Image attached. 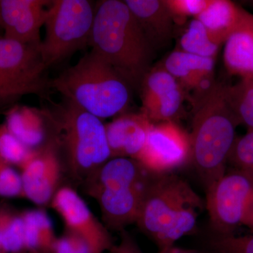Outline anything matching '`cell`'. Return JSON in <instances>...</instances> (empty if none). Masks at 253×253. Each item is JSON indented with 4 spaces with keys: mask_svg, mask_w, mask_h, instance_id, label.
Here are the masks:
<instances>
[{
    "mask_svg": "<svg viewBox=\"0 0 253 253\" xmlns=\"http://www.w3.org/2000/svg\"><path fill=\"white\" fill-rule=\"evenodd\" d=\"M46 111L48 139L57 148L64 179L71 187L82 186L111 159L105 124L67 99Z\"/></svg>",
    "mask_w": 253,
    "mask_h": 253,
    "instance_id": "obj_1",
    "label": "cell"
},
{
    "mask_svg": "<svg viewBox=\"0 0 253 253\" xmlns=\"http://www.w3.org/2000/svg\"><path fill=\"white\" fill-rule=\"evenodd\" d=\"M89 46L132 88L140 87L151 68L154 49L125 1H96Z\"/></svg>",
    "mask_w": 253,
    "mask_h": 253,
    "instance_id": "obj_2",
    "label": "cell"
},
{
    "mask_svg": "<svg viewBox=\"0 0 253 253\" xmlns=\"http://www.w3.org/2000/svg\"><path fill=\"white\" fill-rule=\"evenodd\" d=\"M205 206L199 194L180 176L174 173L153 174L136 224L159 251H163L192 234Z\"/></svg>",
    "mask_w": 253,
    "mask_h": 253,
    "instance_id": "obj_3",
    "label": "cell"
},
{
    "mask_svg": "<svg viewBox=\"0 0 253 253\" xmlns=\"http://www.w3.org/2000/svg\"><path fill=\"white\" fill-rule=\"evenodd\" d=\"M63 99L72 101L99 119L126 113L131 100L129 83L94 51L49 81Z\"/></svg>",
    "mask_w": 253,
    "mask_h": 253,
    "instance_id": "obj_4",
    "label": "cell"
},
{
    "mask_svg": "<svg viewBox=\"0 0 253 253\" xmlns=\"http://www.w3.org/2000/svg\"><path fill=\"white\" fill-rule=\"evenodd\" d=\"M224 84L217 82L211 92L193 106L191 161L206 191L225 174L240 125L224 98Z\"/></svg>",
    "mask_w": 253,
    "mask_h": 253,
    "instance_id": "obj_5",
    "label": "cell"
},
{
    "mask_svg": "<svg viewBox=\"0 0 253 253\" xmlns=\"http://www.w3.org/2000/svg\"><path fill=\"white\" fill-rule=\"evenodd\" d=\"M152 176L136 160L111 158L82 186L85 194L99 204L106 227L120 234L136 224Z\"/></svg>",
    "mask_w": 253,
    "mask_h": 253,
    "instance_id": "obj_6",
    "label": "cell"
},
{
    "mask_svg": "<svg viewBox=\"0 0 253 253\" xmlns=\"http://www.w3.org/2000/svg\"><path fill=\"white\" fill-rule=\"evenodd\" d=\"M96 2L89 0H52L44 22L41 52L46 68L56 66L89 46Z\"/></svg>",
    "mask_w": 253,
    "mask_h": 253,
    "instance_id": "obj_7",
    "label": "cell"
},
{
    "mask_svg": "<svg viewBox=\"0 0 253 253\" xmlns=\"http://www.w3.org/2000/svg\"><path fill=\"white\" fill-rule=\"evenodd\" d=\"M41 47L0 38V87L18 98L44 96L50 88Z\"/></svg>",
    "mask_w": 253,
    "mask_h": 253,
    "instance_id": "obj_8",
    "label": "cell"
},
{
    "mask_svg": "<svg viewBox=\"0 0 253 253\" xmlns=\"http://www.w3.org/2000/svg\"><path fill=\"white\" fill-rule=\"evenodd\" d=\"M206 191V206L215 235H234L236 229L244 225L253 197V176L233 169Z\"/></svg>",
    "mask_w": 253,
    "mask_h": 253,
    "instance_id": "obj_9",
    "label": "cell"
},
{
    "mask_svg": "<svg viewBox=\"0 0 253 253\" xmlns=\"http://www.w3.org/2000/svg\"><path fill=\"white\" fill-rule=\"evenodd\" d=\"M190 134L176 123L153 124L136 161L154 175L171 174L191 161Z\"/></svg>",
    "mask_w": 253,
    "mask_h": 253,
    "instance_id": "obj_10",
    "label": "cell"
},
{
    "mask_svg": "<svg viewBox=\"0 0 253 253\" xmlns=\"http://www.w3.org/2000/svg\"><path fill=\"white\" fill-rule=\"evenodd\" d=\"M20 169L25 199L41 208L50 206L64 179L54 143L47 139L41 147L33 149Z\"/></svg>",
    "mask_w": 253,
    "mask_h": 253,
    "instance_id": "obj_11",
    "label": "cell"
},
{
    "mask_svg": "<svg viewBox=\"0 0 253 253\" xmlns=\"http://www.w3.org/2000/svg\"><path fill=\"white\" fill-rule=\"evenodd\" d=\"M50 206L62 219L65 229L84 238L95 253H106L114 246L111 231L95 217L74 188L68 185L61 186Z\"/></svg>",
    "mask_w": 253,
    "mask_h": 253,
    "instance_id": "obj_12",
    "label": "cell"
},
{
    "mask_svg": "<svg viewBox=\"0 0 253 253\" xmlns=\"http://www.w3.org/2000/svg\"><path fill=\"white\" fill-rule=\"evenodd\" d=\"M48 0H0L3 38L41 47V28L45 22Z\"/></svg>",
    "mask_w": 253,
    "mask_h": 253,
    "instance_id": "obj_13",
    "label": "cell"
},
{
    "mask_svg": "<svg viewBox=\"0 0 253 253\" xmlns=\"http://www.w3.org/2000/svg\"><path fill=\"white\" fill-rule=\"evenodd\" d=\"M153 123L142 113H125L105 125L111 158L139 157Z\"/></svg>",
    "mask_w": 253,
    "mask_h": 253,
    "instance_id": "obj_14",
    "label": "cell"
},
{
    "mask_svg": "<svg viewBox=\"0 0 253 253\" xmlns=\"http://www.w3.org/2000/svg\"><path fill=\"white\" fill-rule=\"evenodd\" d=\"M154 50L165 49L174 36V19L165 0L125 1Z\"/></svg>",
    "mask_w": 253,
    "mask_h": 253,
    "instance_id": "obj_15",
    "label": "cell"
},
{
    "mask_svg": "<svg viewBox=\"0 0 253 253\" xmlns=\"http://www.w3.org/2000/svg\"><path fill=\"white\" fill-rule=\"evenodd\" d=\"M4 115L8 129L30 149H38L47 140L49 124L46 109L15 104Z\"/></svg>",
    "mask_w": 253,
    "mask_h": 253,
    "instance_id": "obj_16",
    "label": "cell"
},
{
    "mask_svg": "<svg viewBox=\"0 0 253 253\" xmlns=\"http://www.w3.org/2000/svg\"><path fill=\"white\" fill-rule=\"evenodd\" d=\"M224 62L229 74L253 76V15L244 9L236 29L226 40Z\"/></svg>",
    "mask_w": 253,
    "mask_h": 253,
    "instance_id": "obj_17",
    "label": "cell"
},
{
    "mask_svg": "<svg viewBox=\"0 0 253 253\" xmlns=\"http://www.w3.org/2000/svg\"><path fill=\"white\" fill-rule=\"evenodd\" d=\"M214 62L215 59L196 56L179 49L171 52L161 64L175 78L187 96L205 76L214 73Z\"/></svg>",
    "mask_w": 253,
    "mask_h": 253,
    "instance_id": "obj_18",
    "label": "cell"
},
{
    "mask_svg": "<svg viewBox=\"0 0 253 253\" xmlns=\"http://www.w3.org/2000/svg\"><path fill=\"white\" fill-rule=\"evenodd\" d=\"M244 9L229 0H211L197 18L202 23L213 41L219 45L237 27Z\"/></svg>",
    "mask_w": 253,
    "mask_h": 253,
    "instance_id": "obj_19",
    "label": "cell"
},
{
    "mask_svg": "<svg viewBox=\"0 0 253 253\" xmlns=\"http://www.w3.org/2000/svg\"><path fill=\"white\" fill-rule=\"evenodd\" d=\"M24 221V252L51 253L57 236L44 208L22 211Z\"/></svg>",
    "mask_w": 253,
    "mask_h": 253,
    "instance_id": "obj_20",
    "label": "cell"
},
{
    "mask_svg": "<svg viewBox=\"0 0 253 253\" xmlns=\"http://www.w3.org/2000/svg\"><path fill=\"white\" fill-rule=\"evenodd\" d=\"M224 94L240 125L253 130V76L241 78L234 85L224 84Z\"/></svg>",
    "mask_w": 253,
    "mask_h": 253,
    "instance_id": "obj_21",
    "label": "cell"
},
{
    "mask_svg": "<svg viewBox=\"0 0 253 253\" xmlns=\"http://www.w3.org/2000/svg\"><path fill=\"white\" fill-rule=\"evenodd\" d=\"M0 235L4 253L24 252V221L22 211L0 201Z\"/></svg>",
    "mask_w": 253,
    "mask_h": 253,
    "instance_id": "obj_22",
    "label": "cell"
},
{
    "mask_svg": "<svg viewBox=\"0 0 253 253\" xmlns=\"http://www.w3.org/2000/svg\"><path fill=\"white\" fill-rule=\"evenodd\" d=\"M179 87L181 86L179 83L161 63L151 67L145 75L139 87L142 103L141 109Z\"/></svg>",
    "mask_w": 253,
    "mask_h": 253,
    "instance_id": "obj_23",
    "label": "cell"
},
{
    "mask_svg": "<svg viewBox=\"0 0 253 253\" xmlns=\"http://www.w3.org/2000/svg\"><path fill=\"white\" fill-rule=\"evenodd\" d=\"M179 42L181 51L212 59H215L221 46L213 41L202 23L195 18L189 23Z\"/></svg>",
    "mask_w": 253,
    "mask_h": 253,
    "instance_id": "obj_24",
    "label": "cell"
},
{
    "mask_svg": "<svg viewBox=\"0 0 253 253\" xmlns=\"http://www.w3.org/2000/svg\"><path fill=\"white\" fill-rule=\"evenodd\" d=\"M186 94L181 87L168 93L161 99H158L148 107L141 110L153 124L166 122L176 123L180 116L183 103Z\"/></svg>",
    "mask_w": 253,
    "mask_h": 253,
    "instance_id": "obj_25",
    "label": "cell"
},
{
    "mask_svg": "<svg viewBox=\"0 0 253 253\" xmlns=\"http://www.w3.org/2000/svg\"><path fill=\"white\" fill-rule=\"evenodd\" d=\"M33 150L18 139L5 123L0 124V158L11 166L21 168L31 156Z\"/></svg>",
    "mask_w": 253,
    "mask_h": 253,
    "instance_id": "obj_26",
    "label": "cell"
},
{
    "mask_svg": "<svg viewBox=\"0 0 253 253\" xmlns=\"http://www.w3.org/2000/svg\"><path fill=\"white\" fill-rule=\"evenodd\" d=\"M227 163L234 169L253 173V130L236 138L228 158Z\"/></svg>",
    "mask_w": 253,
    "mask_h": 253,
    "instance_id": "obj_27",
    "label": "cell"
},
{
    "mask_svg": "<svg viewBox=\"0 0 253 253\" xmlns=\"http://www.w3.org/2000/svg\"><path fill=\"white\" fill-rule=\"evenodd\" d=\"M0 197L24 198L22 179L12 166L0 158Z\"/></svg>",
    "mask_w": 253,
    "mask_h": 253,
    "instance_id": "obj_28",
    "label": "cell"
},
{
    "mask_svg": "<svg viewBox=\"0 0 253 253\" xmlns=\"http://www.w3.org/2000/svg\"><path fill=\"white\" fill-rule=\"evenodd\" d=\"M211 247L217 253H253V235H215Z\"/></svg>",
    "mask_w": 253,
    "mask_h": 253,
    "instance_id": "obj_29",
    "label": "cell"
},
{
    "mask_svg": "<svg viewBox=\"0 0 253 253\" xmlns=\"http://www.w3.org/2000/svg\"><path fill=\"white\" fill-rule=\"evenodd\" d=\"M174 17V23L181 24L189 16L197 17L201 14L211 0H165Z\"/></svg>",
    "mask_w": 253,
    "mask_h": 253,
    "instance_id": "obj_30",
    "label": "cell"
},
{
    "mask_svg": "<svg viewBox=\"0 0 253 253\" xmlns=\"http://www.w3.org/2000/svg\"><path fill=\"white\" fill-rule=\"evenodd\" d=\"M51 253H96L84 238L67 229L56 240Z\"/></svg>",
    "mask_w": 253,
    "mask_h": 253,
    "instance_id": "obj_31",
    "label": "cell"
},
{
    "mask_svg": "<svg viewBox=\"0 0 253 253\" xmlns=\"http://www.w3.org/2000/svg\"><path fill=\"white\" fill-rule=\"evenodd\" d=\"M121 240L106 253H144L134 238L126 230L120 233Z\"/></svg>",
    "mask_w": 253,
    "mask_h": 253,
    "instance_id": "obj_32",
    "label": "cell"
},
{
    "mask_svg": "<svg viewBox=\"0 0 253 253\" xmlns=\"http://www.w3.org/2000/svg\"><path fill=\"white\" fill-rule=\"evenodd\" d=\"M244 225L249 226V227L252 228L253 229V197L251 199L249 207H248L247 211H246Z\"/></svg>",
    "mask_w": 253,
    "mask_h": 253,
    "instance_id": "obj_33",
    "label": "cell"
},
{
    "mask_svg": "<svg viewBox=\"0 0 253 253\" xmlns=\"http://www.w3.org/2000/svg\"><path fill=\"white\" fill-rule=\"evenodd\" d=\"M0 99L3 100H15L17 101L18 98L14 97L11 95L8 94L6 91H4L2 88L0 87Z\"/></svg>",
    "mask_w": 253,
    "mask_h": 253,
    "instance_id": "obj_34",
    "label": "cell"
},
{
    "mask_svg": "<svg viewBox=\"0 0 253 253\" xmlns=\"http://www.w3.org/2000/svg\"><path fill=\"white\" fill-rule=\"evenodd\" d=\"M174 251H175V253H199L197 251H193V250L179 249L175 246H174Z\"/></svg>",
    "mask_w": 253,
    "mask_h": 253,
    "instance_id": "obj_35",
    "label": "cell"
},
{
    "mask_svg": "<svg viewBox=\"0 0 253 253\" xmlns=\"http://www.w3.org/2000/svg\"><path fill=\"white\" fill-rule=\"evenodd\" d=\"M159 253H175V251H174V246H172V247L169 248V249L159 251Z\"/></svg>",
    "mask_w": 253,
    "mask_h": 253,
    "instance_id": "obj_36",
    "label": "cell"
},
{
    "mask_svg": "<svg viewBox=\"0 0 253 253\" xmlns=\"http://www.w3.org/2000/svg\"><path fill=\"white\" fill-rule=\"evenodd\" d=\"M0 253H4L3 251L2 246H1V235H0Z\"/></svg>",
    "mask_w": 253,
    "mask_h": 253,
    "instance_id": "obj_37",
    "label": "cell"
},
{
    "mask_svg": "<svg viewBox=\"0 0 253 253\" xmlns=\"http://www.w3.org/2000/svg\"><path fill=\"white\" fill-rule=\"evenodd\" d=\"M1 31H2V30H1V27H0V33H1Z\"/></svg>",
    "mask_w": 253,
    "mask_h": 253,
    "instance_id": "obj_38",
    "label": "cell"
},
{
    "mask_svg": "<svg viewBox=\"0 0 253 253\" xmlns=\"http://www.w3.org/2000/svg\"><path fill=\"white\" fill-rule=\"evenodd\" d=\"M28 253V252H23V253Z\"/></svg>",
    "mask_w": 253,
    "mask_h": 253,
    "instance_id": "obj_39",
    "label": "cell"
},
{
    "mask_svg": "<svg viewBox=\"0 0 253 253\" xmlns=\"http://www.w3.org/2000/svg\"><path fill=\"white\" fill-rule=\"evenodd\" d=\"M251 174L253 176V173H251Z\"/></svg>",
    "mask_w": 253,
    "mask_h": 253,
    "instance_id": "obj_40",
    "label": "cell"
}]
</instances>
